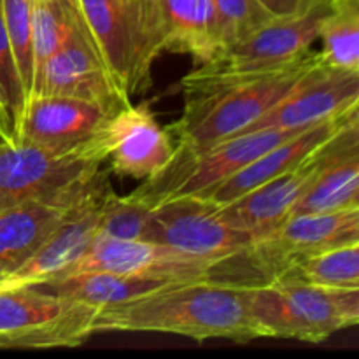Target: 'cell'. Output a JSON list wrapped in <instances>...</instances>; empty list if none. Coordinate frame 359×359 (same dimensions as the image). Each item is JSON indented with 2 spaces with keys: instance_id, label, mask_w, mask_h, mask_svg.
<instances>
[{
  "instance_id": "obj_25",
  "label": "cell",
  "mask_w": 359,
  "mask_h": 359,
  "mask_svg": "<svg viewBox=\"0 0 359 359\" xmlns=\"http://www.w3.org/2000/svg\"><path fill=\"white\" fill-rule=\"evenodd\" d=\"M0 4H2L7 37L13 48L14 60H16L25 98L28 102L35 88L34 49H32V0H0Z\"/></svg>"
},
{
  "instance_id": "obj_11",
  "label": "cell",
  "mask_w": 359,
  "mask_h": 359,
  "mask_svg": "<svg viewBox=\"0 0 359 359\" xmlns=\"http://www.w3.org/2000/svg\"><path fill=\"white\" fill-rule=\"evenodd\" d=\"M217 265L186 256L156 242L142 241V238L125 241V238L98 233L88 251L55 279L79 272L104 270V272L149 277V279L170 280V283H189V280L216 283Z\"/></svg>"
},
{
  "instance_id": "obj_12",
  "label": "cell",
  "mask_w": 359,
  "mask_h": 359,
  "mask_svg": "<svg viewBox=\"0 0 359 359\" xmlns=\"http://www.w3.org/2000/svg\"><path fill=\"white\" fill-rule=\"evenodd\" d=\"M111 189L107 174L102 172L44 244L16 272L0 279V286H37L55 279L74 265L98 235L105 196Z\"/></svg>"
},
{
  "instance_id": "obj_7",
  "label": "cell",
  "mask_w": 359,
  "mask_h": 359,
  "mask_svg": "<svg viewBox=\"0 0 359 359\" xmlns=\"http://www.w3.org/2000/svg\"><path fill=\"white\" fill-rule=\"evenodd\" d=\"M144 241L216 265L256 244L251 235L221 219L216 203L195 195L154 207Z\"/></svg>"
},
{
  "instance_id": "obj_19",
  "label": "cell",
  "mask_w": 359,
  "mask_h": 359,
  "mask_svg": "<svg viewBox=\"0 0 359 359\" xmlns=\"http://www.w3.org/2000/svg\"><path fill=\"white\" fill-rule=\"evenodd\" d=\"M102 62L119 90L130 97L133 77V46L123 0H74Z\"/></svg>"
},
{
  "instance_id": "obj_17",
  "label": "cell",
  "mask_w": 359,
  "mask_h": 359,
  "mask_svg": "<svg viewBox=\"0 0 359 359\" xmlns=\"http://www.w3.org/2000/svg\"><path fill=\"white\" fill-rule=\"evenodd\" d=\"M79 198L27 202L0 210V279L32 258Z\"/></svg>"
},
{
  "instance_id": "obj_18",
  "label": "cell",
  "mask_w": 359,
  "mask_h": 359,
  "mask_svg": "<svg viewBox=\"0 0 359 359\" xmlns=\"http://www.w3.org/2000/svg\"><path fill=\"white\" fill-rule=\"evenodd\" d=\"M163 51L189 55L203 65L221 53L212 0H160Z\"/></svg>"
},
{
  "instance_id": "obj_8",
  "label": "cell",
  "mask_w": 359,
  "mask_h": 359,
  "mask_svg": "<svg viewBox=\"0 0 359 359\" xmlns=\"http://www.w3.org/2000/svg\"><path fill=\"white\" fill-rule=\"evenodd\" d=\"M332 0H312L294 13L273 16L263 27L224 49L198 69L212 74L269 72L294 62L318 41L319 25Z\"/></svg>"
},
{
  "instance_id": "obj_3",
  "label": "cell",
  "mask_w": 359,
  "mask_h": 359,
  "mask_svg": "<svg viewBox=\"0 0 359 359\" xmlns=\"http://www.w3.org/2000/svg\"><path fill=\"white\" fill-rule=\"evenodd\" d=\"M251 312L265 339L318 344L359 321V290H330L272 280L249 293Z\"/></svg>"
},
{
  "instance_id": "obj_4",
  "label": "cell",
  "mask_w": 359,
  "mask_h": 359,
  "mask_svg": "<svg viewBox=\"0 0 359 359\" xmlns=\"http://www.w3.org/2000/svg\"><path fill=\"white\" fill-rule=\"evenodd\" d=\"M102 163L84 147L56 153L7 140L0 144V210L27 202L79 198L102 174Z\"/></svg>"
},
{
  "instance_id": "obj_32",
  "label": "cell",
  "mask_w": 359,
  "mask_h": 359,
  "mask_svg": "<svg viewBox=\"0 0 359 359\" xmlns=\"http://www.w3.org/2000/svg\"><path fill=\"white\" fill-rule=\"evenodd\" d=\"M126 2V0H123V4H125Z\"/></svg>"
},
{
  "instance_id": "obj_10",
  "label": "cell",
  "mask_w": 359,
  "mask_h": 359,
  "mask_svg": "<svg viewBox=\"0 0 359 359\" xmlns=\"http://www.w3.org/2000/svg\"><path fill=\"white\" fill-rule=\"evenodd\" d=\"M37 93L83 98L111 111H119L130 104V97L119 90L102 62L77 7L69 35L39 72L34 95Z\"/></svg>"
},
{
  "instance_id": "obj_20",
  "label": "cell",
  "mask_w": 359,
  "mask_h": 359,
  "mask_svg": "<svg viewBox=\"0 0 359 359\" xmlns=\"http://www.w3.org/2000/svg\"><path fill=\"white\" fill-rule=\"evenodd\" d=\"M359 207V135L351 139L319 172L293 214L333 212Z\"/></svg>"
},
{
  "instance_id": "obj_24",
  "label": "cell",
  "mask_w": 359,
  "mask_h": 359,
  "mask_svg": "<svg viewBox=\"0 0 359 359\" xmlns=\"http://www.w3.org/2000/svg\"><path fill=\"white\" fill-rule=\"evenodd\" d=\"M74 13V0H32V49L35 81L46 60L69 35Z\"/></svg>"
},
{
  "instance_id": "obj_22",
  "label": "cell",
  "mask_w": 359,
  "mask_h": 359,
  "mask_svg": "<svg viewBox=\"0 0 359 359\" xmlns=\"http://www.w3.org/2000/svg\"><path fill=\"white\" fill-rule=\"evenodd\" d=\"M273 280H294L330 290H359V242L287 259Z\"/></svg>"
},
{
  "instance_id": "obj_6",
  "label": "cell",
  "mask_w": 359,
  "mask_h": 359,
  "mask_svg": "<svg viewBox=\"0 0 359 359\" xmlns=\"http://www.w3.org/2000/svg\"><path fill=\"white\" fill-rule=\"evenodd\" d=\"M358 135L359 116H354L332 139L326 140L319 149L309 154L293 168L256 186L233 202L217 205L221 219L231 228L249 233L256 242L263 241L291 216L298 200L304 196L319 172L351 139Z\"/></svg>"
},
{
  "instance_id": "obj_2",
  "label": "cell",
  "mask_w": 359,
  "mask_h": 359,
  "mask_svg": "<svg viewBox=\"0 0 359 359\" xmlns=\"http://www.w3.org/2000/svg\"><path fill=\"white\" fill-rule=\"evenodd\" d=\"M321 60L319 51H307L294 62L252 74H212L196 67L182 79L184 111L168 132L191 153L251 128L279 104Z\"/></svg>"
},
{
  "instance_id": "obj_29",
  "label": "cell",
  "mask_w": 359,
  "mask_h": 359,
  "mask_svg": "<svg viewBox=\"0 0 359 359\" xmlns=\"http://www.w3.org/2000/svg\"><path fill=\"white\" fill-rule=\"evenodd\" d=\"M272 16H286L294 13L312 0H258Z\"/></svg>"
},
{
  "instance_id": "obj_9",
  "label": "cell",
  "mask_w": 359,
  "mask_h": 359,
  "mask_svg": "<svg viewBox=\"0 0 359 359\" xmlns=\"http://www.w3.org/2000/svg\"><path fill=\"white\" fill-rule=\"evenodd\" d=\"M84 151L100 161L109 158L111 170L119 177L142 181L170 163L175 140L168 128L156 121L149 105L128 104L109 118Z\"/></svg>"
},
{
  "instance_id": "obj_27",
  "label": "cell",
  "mask_w": 359,
  "mask_h": 359,
  "mask_svg": "<svg viewBox=\"0 0 359 359\" xmlns=\"http://www.w3.org/2000/svg\"><path fill=\"white\" fill-rule=\"evenodd\" d=\"M212 2L216 9L221 53L235 42L251 35L273 18L258 0H212Z\"/></svg>"
},
{
  "instance_id": "obj_5",
  "label": "cell",
  "mask_w": 359,
  "mask_h": 359,
  "mask_svg": "<svg viewBox=\"0 0 359 359\" xmlns=\"http://www.w3.org/2000/svg\"><path fill=\"white\" fill-rule=\"evenodd\" d=\"M98 309L41 286H0V347H77L93 335Z\"/></svg>"
},
{
  "instance_id": "obj_23",
  "label": "cell",
  "mask_w": 359,
  "mask_h": 359,
  "mask_svg": "<svg viewBox=\"0 0 359 359\" xmlns=\"http://www.w3.org/2000/svg\"><path fill=\"white\" fill-rule=\"evenodd\" d=\"M323 62L333 69L359 70V0H332L319 25Z\"/></svg>"
},
{
  "instance_id": "obj_16",
  "label": "cell",
  "mask_w": 359,
  "mask_h": 359,
  "mask_svg": "<svg viewBox=\"0 0 359 359\" xmlns=\"http://www.w3.org/2000/svg\"><path fill=\"white\" fill-rule=\"evenodd\" d=\"M354 116H358V107L294 133L290 139L283 140L280 144L273 146L272 149L265 151L262 156L252 160L251 163L245 165L244 168L235 172L228 179H224L223 182H219L203 198L210 200L216 205L233 202L235 198L245 195L248 191L255 189L256 186L284 174L286 170L293 168L294 165L300 163L302 160H305L309 154L319 149L326 140L332 139Z\"/></svg>"
},
{
  "instance_id": "obj_13",
  "label": "cell",
  "mask_w": 359,
  "mask_h": 359,
  "mask_svg": "<svg viewBox=\"0 0 359 359\" xmlns=\"http://www.w3.org/2000/svg\"><path fill=\"white\" fill-rule=\"evenodd\" d=\"M359 107V70L326 65L323 58L307 76L245 132L259 128L302 130Z\"/></svg>"
},
{
  "instance_id": "obj_14",
  "label": "cell",
  "mask_w": 359,
  "mask_h": 359,
  "mask_svg": "<svg viewBox=\"0 0 359 359\" xmlns=\"http://www.w3.org/2000/svg\"><path fill=\"white\" fill-rule=\"evenodd\" d=\"M114 112L95 102L37 93L28 98L13 140L67 153L86 146Z\"/></svg>"
},
{
  "instance_id": "obj_31",
  "label": "cell",
  "mask_w": 359,
  "mask_h": 359,
  "mask_svg": "<svg viewBox=\"0 0 359 359\" xmlns=\"http://www.w3.org/2000/svg\"><path fill=\"white\" fill-rule=\"evenodd\" d=\"M7 140H11V137L7 135L6 132H4L2 128H0V144H4V142H7Z\"/></svg>"
},
{
  "instance_id": "obj_26",
  "label": "cell",
  "mask_w": 359,
  "mask_h": 359,
  "mask_svg": "<svg viewBox=\"0 0 359 359\" xmlns=\"http://www.w3.org/2000/svg\"><path fill=\"white\" fill-rule=\"evenodd\" d=\"M151 212L153 209L135 198L132 193L126 196H119L116 195L114 189H111L105 196L98 233L114 238H125V241H133V238L144 241Z\"/></svg>"
},
{
  "instance_id": "obj_30",
  "label": "cell",
  "mask_w": 359,
  "mask_h": 359,
  "mask_svg": "<svg viewBox=\"0 0 359 359\" xmlns=\"http://www.w3.org/2000/svg\"><path fill=\"white\" fill-rule=\"evenodd\" d=\"M0 128H2L4 132H6L7 135L11 137V140H13V135H11V125H9V119H7L6 109H4L2 102H0Z\"/></svg>"
},
{
  "instance_id": "obj_15",
  "label": "cell",
  "mask_w": 359,
  "mask_h": 359,
  "mask_svg": "<svg viewBox=\"0 0 359 359\" xmlns=\"http://www.w3.org/2000/svg\"><path fill=\"white\" fill-rule=\"evenodd\" d=\"M353 242H359V207L333 212L293 214L269 237L256 242L255 251L273 280L280 266L294 256Z\"/></svg>"
},
{
  "instance_id": "obj_21",
  "label": "cell",
  "mask_w": 359,
  "mask_h": 359,
  "mask_svg": "<svg viewBox=\"0 0 359 359\" xmlns=\"http://www.w3.org/2000/svg\"><path fill=\"white\" fill-rule=\"evenodd\" d=\"M168 284L174 283L149 279V277L123 276V273L104 272V270H91V272H79L69 277H62V279L48 280V283L37 284V286L60 294V297L93 305L100 311L109 305L123 304V302L153 293Z\"/></svg>"
},
{
  "instance_id": "obj_1",
  "label": "cell",
  "mask_w": 359,
  "mask_h": 359,
  "mask_svg": "<svg viewBox=\"0 0 359 359\" xmlns=\"http://www.w3.org/2000/svg\"><path fill=\"white\" fill-rule=\"evenodd\" d=\"M251 287L210 280L174 283L144 297L98 311L93 333L151 332L196 342L221 339L244 344L265 339L249 302Z\"/></svg>"
},
{
  "instance_id": "obj_28",
  "label": "cell",
  "mask_w": 359,
  "mask_h": 359,
  "mask_svg": "<svg viewBox=\"0 0 359 359\" xmlns=\"http://www.w3.org/2000/svg\"><path fill=\"white\" fill-rule=\"evenodd\" d=\"M0 102H2L4 109H6L7 119H9L11 135L14 137L27 98H25L20 74H18L13 48H11L9 37H7L2 4H0Z\"/></svg>"
}]
</instances>
